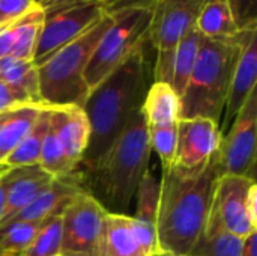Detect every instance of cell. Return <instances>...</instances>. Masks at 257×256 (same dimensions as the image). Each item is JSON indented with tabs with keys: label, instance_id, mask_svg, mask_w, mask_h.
Segmentation results:
<instances>
[{
	"label": "cell",
	"instance_id": "1",
	"mask_svg": "<svg viewBox=\"0 0 257 256\" xmlns=\"http://www.w3.org/2000/svg\"><path fill=\"white\" fill-rule=\"evenodd\" d=\"M146 45L136 50L89 92L83 110L89 119L90 137L75 172L92 166L119 137L134 112L142 109L149 89Z\"/></svg>",
	"mask_w": 257,
	"mask_h": 256
},
{
	"label": "cell",
	"instance_id": "2",
	"mask_svg": "<svg viewBox=\"0 0 257 256\" xmlns=\"http://www.w3.org/2000/svg\"><path fill=\"white\" fill-rule=\"evenodd\" d=\"M220 170L217 154L206 169L194 177L175 170L161 172V190L157 213L158 256H188L202 235Z\"/></svg>",
	"mask_w": 257,
	"mask_h": 256
},
{
	"label": "cell",
	"instance_id": "3",
	"mask_svg": "<svg viewBox=\"0 0 257 256\" xmlns=\"http://www.w3.org/2000/svg\"><path fill=\"white\" fill-rule=\"evenodd\" d=\"M149 131L142 109L134 112L119 137L87 169L75 172L84 192L108 213L126 214L151 163Z\"/></svg>",
	"mask_w": 257,
	"mask_h": 256
},
{
	"label": "cell",
	"instance_id": "4",
	"mask_svg": "<svg viewBox=\"0 0 257 256\" xmlns=\"http://www.w3.org/2000/svg\"><path fill=\"white\" fill-rule=\"evenodd\" d=\"M113 17L107 12L77 39L57 50L38 68L39 94L44 107H83L89 95L84 71Z\"/></svg>",
	"mask_w": 257,
	"mask_h": 256
},
{
	"label": "cell",
	"instance_id": "5",
	"mask_svg": "<svg viewBox=\"0 0 257 256\" xmlns=\"http://www.w3.org/2000/svg\"><path fill=\"white\" fill-rule=\"evenodd\" d=\"M238 48V35L227 41L202 39L196 66L181 97V119L206 118L220 124Z\"/></svg>",
	"mask_w": 257,
	"mask_h": 256
},
{
	"label": "cell",
	"instance_id": "6",
	"mask_svg": "<svg viewBox=\"0 0 257 256\" xmlns=\"http://www.w3.org/2000/svg\"><path fill=\"white\" fill-rule=\"evenodd\" d=\"M206 2L208 0H111L101 5V8L107 14L125 8H148L151 11L148 41L157 50L154 81L170 84L178 42L196 26V20Z\"/></svg>",
	"mask_w": 257,
	"mask_h": 256
},
{
	"label": "cell",
	"instance_id": "7",
	"mask_svg": "<svg viewBox=\"0 0 257 256\" xmlns=\"http://www.w3.org/2000/svg\"><path fill=\"white\" fill-rule=\"evenodd\" d=\"M110 15L113 21L95 47L84 71L89 91L96 88L136 50L149 42L151 11L148 8H125Z\"/></svg>",
	"mask_w": 257,
	"mask_h": 256
},
{
	"label": "cell",
	"instance_id": "8",
	"mask_svg": "<svg viewBox=\"0 0 257 256\" xmlns=\"http://www.w3.org/2000/svg\"><path fill=\"white\" fill-rule=\"evenodd\" d=\"M257 187L254 178L223 175L218 178L206 223L247 238L257 231Z\"/></svg>",
	"mask_w": 257,
	"mask_h": 256
},
{
	"label": "cell",
	"instance_id": "9",
	"mask_svg": "<svg viewBox=\"0 0 257 256\" xmlns=\"http://www.w3.org/2000/svg\"><path fill=\"white\" fill-rule=\"evenodd\" d=\"M105 208L87 192L77 193L62 214L60 255L99 256Z\"/></svg>",
	"mask_w": 257,
	"mask_h": 256
},
{
	"label": "cell",
	"instance_id": "10",
	"mask_svg": "<svg viewBox=\"0 0 257 256\" xmlns=\"http://www.w3.org/2000/svg\"><path fill=\"white\" fill-rule=\"evenodd\" d=\"M257 137V91H253L241 107L229 133L221 137L217 152L220 177H247L254 178Z\"/></svg>",
	"mask_w": 257,
	"mask_h": 256
},
{
	"label": "cell",
	"instance_id": "11",
	"mask_svg": "<svg viewBox=\"0 0 257 256\" xmlns=\"http://www.w3.org/2000/svg\"><path fill=\"white\" fill-rule=\"evenodd\" d=\"M45 14V12H44ZM104 14L98 3H83L47 12L33 56L35 66L50 59L57 50L77 39Z\"/></svg>",
	"mask_w": 257,
	"mask_h": 256
},
{
	"label": "cell",
	"instance_id": "12",
	"mask_svg": "<svg viewBox=\"0 0 257 256\" xmlns=\"http://www.w3.org/2000/svg\"><path fill=\"white\" fill-rule=\"evenodd\" d=\"M220 124L206 118L181 119L178 146L172 170L184 177L202 174L218 152L221 143Z\"/></svg>",
	"mask_w": 257,
	"mask_h": 256
},
{
	"label": "cell",
	"instance_id": "13",
	"mask_svg": "<svg viewBox=\"0 0 257 256\" xmlns=\"http://www.w3.org/2000/svg\"><path fill=\"white\" fill-rule=\"evenodd\" d=\"M239 48L232 69L227 98L223 110V127H220L221 136L226 128L230 127L241 107L248 100L250 94L256 91L257 81V23L250 24L238 33Z\"/></svg>",
	"mask_w": 257,
	"mask_h": 256
},
{
	"label": "cell",
	"instance_id": "14",
	"mask_svg": "<svg viewBox=\"0 0 257 256\" xmlns=\"http://www.w3.org/2000/svg\"><path fill=\"white\" fill-rule=\"evenodd\" d=\"M53 180L54 178L39 164L8 167L0 177L5 195V208L0 226L21 211L27 204H30L44 189L53 183Z\"/></svg>",
	"mask_w": 257,
	"mask_h": 256
},
{
	"label": "cell",
	"instance_id": "15",
	"mask_svg": "<svg viewBox=\"0 0 257 256\" xmlns=\"http://www.w3.org/2000/svg\"><path fill=\"white\" fill-rule=\"evenodd\" d=\"M50 127L57 136L68 164L75 172L90 137V125L83 107H50Z\"/></svg>",
	"mask_w": 257,
	"mask_h": 256
},
{
	"label": "cell",
	"instance_id": "16",
	"mask_svg": "<svg viewBox=\"0 0 257 256\" xmlns=\"http://www.w3.org/2000/svg\"><path fill=\"white\" fill-rule=\"evenodd\" d=\"M80 192H83V187L80 183V177L75 172L63 178H54L47 189H44L30 204H27L21 211L11 217L5 225L42 223L51 216L63 213L71 199Z\"/></svg>",
	"mask_w": 257,
	"mask_h": 256
},
{
	"label": "cell",
	"instance_id": "17",
	"mask_svg": "<svg viewBox=\"0 0 257 256\" xmlns=\"http://www.w3.org/2000/svg\"><path fill=\"white\" fill-rule=\"evenodd\" d=\"M161 180L155 175L152 169L148 167L140 180L136 193V214L131 216L137 226L139 235L143 241L145 249L151 256H158L157 243V213L160 202Z\"/></svg>",
	"mask_w": 257,
	"mask_h": 256
},
{
	"label": "cell",
	"instance_id": "18",
	"mask_svg": "<svg viewBox=\"0 0 257 256\" xmlns=\"http://www.w3.org/2000/svg\"><path fill=\"white\" fill-rule=\"evenodd\" d=\"M99 256H151L143 246L134 219L105 213L99 240Z\"/></svg>",
	"mask_w": 257,
	"mask_h": 256
},
{
	"label": "cell",
	"instance_id": "19",
	"mask_svg": "<svg viewBox=\"0 0 257 256\" xmlns=\"http://www.w3.org/2000/svg\"><path fill=\"white\" fill-rule=\"evenodd\" d=\"M142 113L148 127H175L181 121V97L169 83L154 81L146 92Z\"/></svg>",
	"mask_w": 257,
	"mask_h": 256
},
{
	"label": "cell",
	"instance_id": "20",
	"mask_svg": "<svg viewBox=\"0 0 257 256\" xmlns=\"http://www.w3.org/2000/svg\"><path fill=\"white\" fill-rule=\"evenodd\" d=\"M0 80L20 94L29 104L42 106L38 68L32 60L15 59L12 56L0 59Z\"/></svg>",
	"mask_w": 257,
	"mask_h": 256
},
{
	"label": "cell",
	"instance_id": "21",
	"mask_svg": "<svg viewBox=\"0 0 257 256\" xmlns=\"http://www.w3.org/2000/svg\"><path fill=\"white\" fill-rule=\"evenodd\" d=\"M196 29L203 38L214 41L233 39L241 30L227 0H208L196 20Z\"/></svg>",
	"mask_w": 257,
	"mask_h": 256
},
{
	"label": "cell",
	"instance_id": "22",
	"mask_svg": "<svg viewBox=\"0 0 257 256\" xmlns=\"http://www.w3.org/2000/svg\"><path fill=\"white\" fill-rule=\"evenodd\" d=\"M44 106L26 104L0 116V164L11 155L21 139L29 133Z\"/></svg>",
	"mask_w": 257,
	"mask_h": 256
},
{
	"label": "cell",
	"instance_id": "23",
	"mask_svg": "<svg viewBox=\"0 0 257 256\" xmlns=\"http://www.w3.org/2000/svg\"><path fill=\"white\" fill-rule=\"evenodd\" d=\"M202 39H203V36L199 33V30L194 26L182 36V39L178 42V47L175 50L173 74H172L170 86L179 97H182V94L188 84V80L193 74V69L196 66Z\"/></svg>",
	"mask_w": 257,
	"mask_h": 256
},
{
	"label": "cell",
	"instance_id": "24",
	"mask_svg": "<svg viewBox=\"0 0 257 256\" xmlns=\"http://www.w3.org/2000/svg\"><path fill=\"white\" fill-rule=\"evenodd\" d=\"M48 125H50V107H42L29 133L21 139V142L17 145V148L11 152V155L5 160L3 164H6L8 167L38 164L42 142L47 134Z\"/></svg>",
	"mask_w": 257,
	"mask_h": 256
},
{
	"label": "cell",
	"instance_id": "25",
	"mask_svg": "<svg viewBox=\"0 0 257 256\" xmlns=\"http://www.w3.org/2000/svg\"><path fill=\"white\" fill-rule=\"evenodd\" d=\"M244 240L217 225L206 223L188 256H241Z\"/></svg>",
	"mask_w": 257,
	"mask_h": 256
},
{
	"label": "cell",
	"instance_id": "26",
	"mask_svg": "<svg viewBox=\"0 0 257 256\" xmlns=\"http://www.w3.org/2000/svg\"><path fill=\"white\" fill-rule=\"evenodd\" d=\"M45 14L41 5L33 8L29 14L15 21L14 26V45L11 56L15 59L32 60L36 50L38 36L44 23Z\"/></svg>",
	"mask_w": 257,
	"mask_h": 256
},
{
	"label": "cell",
	"instance_id": "27",
	"mask_svg": "<svg viewBox=\"0 0 257 256\" xmlns=\"http://www.w3.org/2000/svg\"><path fill=\"white\" fill-rule=\"evenodd\" d=\"M62 214H54L41 223L21 256H59L62 243Z\"/></svg>",
	"mask_w": 257,
	"mask_h": 256
},
{
	"label": "cell",
	"instance_id": "28",
	"mask_svg": "<svg viewBox=\"0 0 257 256\" xmlns=\"http://www.w3.org/2000/svg\"><path fill=\"white\" fill-rule=\"evenodd\" d=\"M41 223H9L0 228V256H21Z\"/></svg>",
	"mask_w": 257,
	"mask_h": 256
},
{
	"label": "cell",
	"instance_id": "29",
	"mask_svg": "<svg viewBox=\"0 0 257 256\" xmlns=\"http://www.w3.org/2000/svg\"><path fill=\"white\" fill-rule=\"evenodd\" d=\"M151 149L157 152L161 161V172L170 170L175 164L178 146V125L175 127H148Z\"/></svg>",
	"mask_w": 257,
	"mask_h": 256
},
{
	"label": "cell",
	"instance_id": "30",
	"mask_svg": "<svg viewBox=\"0 0 257 256\" xmlns=\"http://www.w3.org/2000/svg\"><path fill=\"white\" fill-rule=\"evenodd\" d=\"M36 6V0H0V26L20 20Z\"/></svg>",
	"mask_w": 257,
	"mask_h": 256
},
{
	"label": "cell",
	"instance_id": "31",
	"mask_svg": "<svg viewBox=\"0 0 257 256\" xmlns=\"http://www.w3.org/2000/svg\"><path fill=\"white\" fill-rule=\"evenodd\" d=\"M233 17L239 26L244 29L250 24L257 23V0H227Z\"/></svg>",
	"mask_w": 257,
	"mask_h": 256
},
{
	"label": "cell",
	"instance_id": "32",
	"mask_svg": "<svg viewBox=\"0 0 257 256\" xmlns=\"http://www.w3.org/2000/svg\"><path fill=\"white\" fill-rule=\"evenodd\" d=\"M26 104L29 103L20 94H17L14 89H11L8 84H5L0 80V115L12 109H17L20 106H26Z\"/></svg>",
	"mask_w": 257,
	"mask_h": 256
},
{
	"label": "cell",
	"instance_id": "33",
	"mask_svg": "<svg viewBox=\"0 0 257 256\" xmlns=\"http://www.w3.org/2000/svg\"><path fill=\"white\" fill-rule=\"evenodd\" d=\"M107 2L111 0H45L44 3H41V8L44 9V12H53V11H59L68 6H75V5H83V3H98V5H104Z\"/></svg>",
	"mask_w": 257,
	"mask_h": 256
},
{
	"label": "cell",
	"instance_id": "34",
	"mask_svg": "<svg viewBox=\"0 0 257 256\" xmlns=\"http://www.w3.org/2000/svg\"><path fill=\"white\" fill-rule=\"evenodd\" d=\"M14 23L0 26V59L11 56L12 45H14Z\"/></svg>",
	"mask_w": 257,
	"mask_h": 256
},
{
	"label": "cell",
	"instance_id": "35",
	"mask_svg": "<svg viewBox=\"0 0 257 256\" xmlns=\"http://www.w3.org/2000/svg\"><path fill=\"white\" fill-rule=\"evenodd\" d=\"M256 244V232H253L251 235H248V237L244 240V247H242V253H241V256H257Z\"/></svg>",
	"mask_w": 257,
	"mask_h": 256
},
{
	"label": "cell",
	"instance_id": "36",
	"mask_svg": "<svg viewBox=\"0 0 257 256\" xmlns=\"http://www.w3.org/2000/svg\"><path fill=\"white\" fill-rule=\"evenodd\" d=\"M3 208H5V195H3V187H2V183H0V220H2V216H3Z\"/></svg>",
	"mask_w": 257,
	"mask_h": 256
},
{
	"label": "cell",
	"instance_id": "37",
	"mask_svg": "<svg viewBox=\"0 0 257 256\" xmlns=\"http://www.w3.org/2000/svg\"><path fill=\"white\" fill-rule=\"evenodd\" d=\"M6 169H8V166H6V164H0V177L3 175V172H5Z\"/></svg>",
	"mask_w": 257,
	"mask_h": 256
},
{
	"label": "cell",
	"instance_id": "38",
	"mask_svg": "<svg viewBox=\"0 0 257 256\" xmlns=\"http://www.w3.org/2000/svg\"><path fill=\"white\" fill-rule=\"evenodd\" d=\"M44 2H45V0H36V3H38V5H41V3H44Z\"/></svg>",
	"mask_w": 257,
	"mask_h": 256
},
{
	"label": "cell",
	"instance_id": "39",
	"mask_svg": "<svg viewBox=\"0 0 257 256\" xmlns=\"http://www.w3.org/2000/svg\"><path fill=\"white\" fill-rule=\"evenodd\" d=\"M2 115H3V113H2ZM2 115H0V116H2Z\"/></svg>",
	"mask_w": 257,
	"mask_h": 256
},
{
	"label": "cell",
	"instance_id": "40",
	"mask_svg": "<svg viewBox=\"0 0 257 256\" xmlns=\"http://www.w3.org/2000/svg\"><path fill=\"white\" fill-rule=\"evenodd\" d=\"M59 256H63V255H59Z\"/></svg>",
	"mask_w": 257,
	"mask_h": 256
},
{
	"label": "cell",
	"instance_id": "41",
	"mask_svg": "<svg viewBox=\"0 0 257 256\" xmlns=\"http://www.w3.org/2000/svg\"><path fill=\"white\" fill-rule=\"evenodd\" d=\"M163 256H166V255H163Z\"/></svg>",
	"mask_w": 257,
	"mask_h": 256
}]
</instances>
